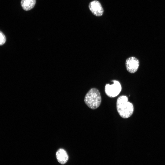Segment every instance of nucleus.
<instances>
[{"mask_svg":"<svg viewBox=\"0 0 165 165\" xmlns=\"http://www.w3.org/2000/svg\"><path fill=\"white\" fill-rule=\"evenodd\" d=\"M116 106L117 111L122 118H128L132 116L133 113V105L128 101V97L126 96L122 95L118 98Z\"/></svg>","mask_w":165,"mask_h":165,"instance_id":"nucleus-1","label":"nucleus"},{"mask_svg":"<svg viewBox=\"0 0 165 165\" xmlns=\"http://www.w3.org/2000/svg\"><path fill=\"white\" fill-rule=\"evenodd\" d=\"M84 101L90 108L92 109L97 108L101 101V96L99 90L94 88H91L85 95Z\"/></svg>","mask_w":165,"mask_h":165,"instance_id":"nucleus-2","label":"nucleus"},{"mask_svg":"<svg viewBox=\"0 0 165 165\" xmlns=\"http://www.w3.org/2000/svg\"><path fill=\"white\" fill-rule=\"evenodd\" d=\"M113 83L111 85L107 84L105 87L106 94L110 97H114L117 96L121 92L122 87L119 81L112 80Z\"/></svg>","mask_w":165,"mask_h":165,"instance_id":"nucleus-3","label":"nucleus"},{"mask_svg":"<svg viewBox=\"0 0 165 165\" xmlns=\"http://www.w3.org/2000/svg\"><path fill=\"white\" fill-rule=\"evenodd\" d=\"M88 7L90 11L95 16H101L104 13V9L101 3L97 0L90 2Z\"/></svg>","mask_w":165,"mask_h":165,"instance_id":"nucleus-4","label":"nucleus"},{"mask_svg":"<svg viewBox=\"0 0 165 165\" xmlns=\"http://www.w3.org/2000/svg\"><path fill=\"white\" fill-rule=\"evenodd\" d=\"M125 65L127 70L131 73H134L138 69L139 61L135 57H130L126 60Z\"/></svg>","mask_w":165,"mask_h":165,"instance_id":"nucleus-5","label":"nucleus"},{"mask_svg":"<svg viewBox=\"0 0 165 165\" xmlns=\"http://www.w3.org/2000/svg\"><path fill=\"white\" fill-rule=\"evenodd\" d=\"M56 157L58 162L61 164L65 163L68 159L67 152L62 148H60L57 151L56 153Z\"/></svg>","mask_w":165,"mask_h":165,"instance_id":"nucleus-6","label":"nucleus"},{"mask_svg":"<svg viewBox=\"0 0 165 165\" xmlns=\"http://www.w3.org/2000/svg\"><path fill=\"white\" fill-rule=\"evenodd\" d=\"M36 3V0H21V5L23 9L25 11L32 9Z\"/></svg>","mask_w":165,"mask_h":165,"instance_id":"nucleus-7","label":"nucleus"},{"mask_svg":"<svg viewBox=\"0 0 165 165\" xmlns=\"http://www.w3.org/2000/svg\"><path fill=\"white\" fill-rule=\"evenodd\" d=\"M6 38L4 34L0 31V46L4 44L6 41Z\"/></svg>","mask_w":165,"mask_h":165,"instance_id":"nucleus-8","label":"nucleus"}]
</instances>
